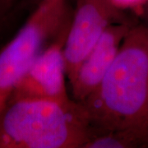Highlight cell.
I'll list each match as a JSON object with an SVG mask.
<instances>
[{
  "instance_id": "cell-1",
  "label": "cell",
  "mask_w": 148,
  "mask_h": 148,
  "mask_svg": "<svg viewBox=\"0 0 148 148\" xmlns=\"http://www.w3.org/2000/svg\"><path fill=\"white\" fill-rule=\"evenodd\" d=\"M81 104L90 132L123 131L148 147V26H132L100 86Z\"/></svg>"
},
{
  "instance_id": "cell-2",
  "label": "cell",
  "mask_w": 148,
  "mask_h": 148,
  "mask_svg": "<svg viewBox=\"0 0 148 148\" xmlns=\"http://www.w3.org/2000/svg\"><path fill=\"white\" fill-rule=\"evenodd\" d=\"M90 128L73 99L14 100L0 114V148H83Z\"/></svg>"
},
{
  "instance_id": "cell-3",
  "label": "cell",
  "mask_w": 148,
  "mask_h": 148,
  "mask_svg": "<svg viewBox=\"0 0 148 148\" xmlns=\"http://www.w3.org/2000/svg\"><path fill=\"white\" fill-rule=\"evenodd\" d=\"M69 0H41L21 29L0 50V114L35 59L69 22Z\"/></svg>"
},
{
  "instance_id": "cell-4",
  "label": "cell",
  "mask_w": 148,
  "mask_h": 148,
  "mask_svg": "<svg viewBox=\"0 0 148 148\" xmlns=\"http://www.w3.org/2000/svg\"><path fill=\"white\" fill-rule=\"evenodd\" d=\"M131 21L111 0H76L64 44L67 78L73 80L80 64L114 23Z\"/></svg>"
},
{
  "instance_id": "cell-5",
  "label": "cell",
  "mask_w": 148,
  "mask_h": 148,
  "mask_svg": "<svg viewBox=\"0 0 148 148\" xmlns=\"http://www.w3.org/2000/svg\"><path fill=\"white\" fill-rule=\"evenodd\" d=\"M70 22L37 56L15 86L8 102L19 99H71L67 90L64 58V44Z\"/></svg>"
},
{
  "instance_id": "cell-6",
  "label": "cell",
  "mask_w": 148,
  "mask_h": 148,
  "mask_svg": "<svg viewBox=\"0 0 148 148\" xmlns=\"http://www.w3.org/2000/svg\"><path fill=\"white\" fill-rule=\"evenodd\" d=\"M134 24L132 21L118 22L107 28L80 64L73 80L69 83L74 101L82 103L97 89Z\"/></svg>"
},
{
  "instance_id": "cell-7",
  "label": "cell",
  "mask_w": 148,
  "mask_h": 148,
  "mask_svg": "<svg viewBox=\"0 0 148 148\" xmlns=\"http://www.w3.org/2000/svg\"><path fill=\"white\" fill-rule=\"evenodd\" d=\"M14 3L15 0H0V28L7 20Z\"/></svg>"
},
{
  "instance_id": "cell-8",
  "label": "cell",
  "mask_w": 148,
  "mask_h": 148,
  "mask_svg": "<svg viewBox=\"0 0 148 148\" xmlns=\"http://www.w3.org/2000/svg\"><path fill=\"white\" fill-rule=\"evenodd\" d=\"M115 5L120 9H125L128 8H140L147 0H111Z\"/></svg>"
},
{
  "instance_id": "cell-9",
  "label": "cell",
  "mask_w": 148,
  "mask_h": 148,
  "mask_svg": "<svg viewBox=\"0 0 148 148\" xmlns=\"http://www.w3.org/2000/svg\"><path fill=\"white\" fill-rule=\"evenodd\" d=\"M141 16H142L141 22L148 26V0L144 3V4L141 8Z\"/></svg>"
},
{
  "instance_id": "cell-10",
  "label": "cell",
  "mask_w": 148,
  "mask_h": 148,
  "mask_svg": "<svg viewBox=\"0 0 148 148\" xmlns=\"http://www.w3.org/2000/svg\"><path fill=\"white\" fill-rule=\"evenodd\" d=\"M31 4H32V5L34 6V7H36V6L41 1V0H27Z\"/></svg>"
}]
</instances>
